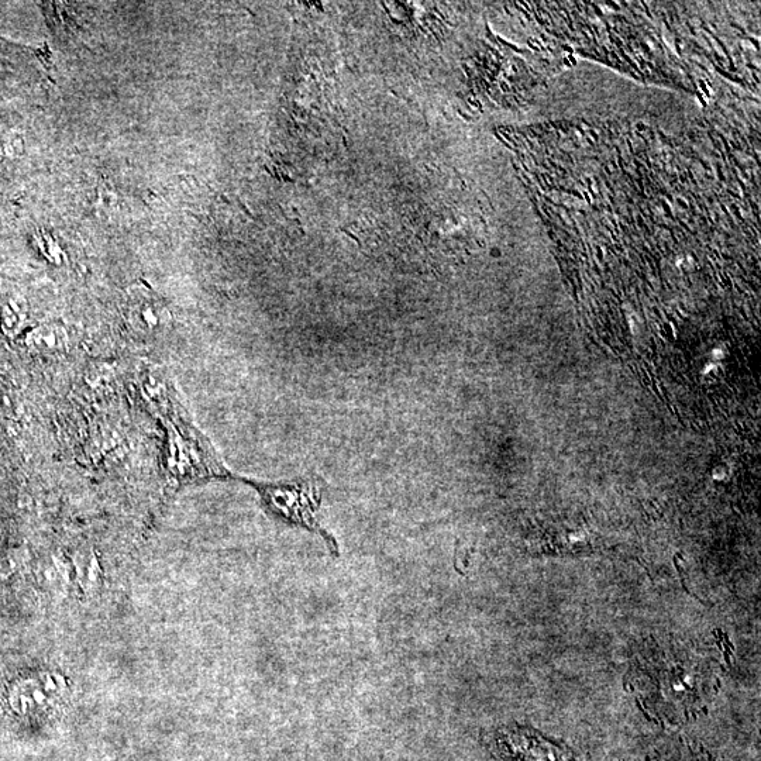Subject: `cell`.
<instances>
[{
    "label": "cell",
    "instance_id": "cell-1",
    "mask_svg": "<svg viewBox=\"0 0 761 761\" xmlns=\"http://www.w3.org/2000/svg\"><path fill=\"white\" fill-rule=\"evenodd\" d=\"M637 676L640 680L645 678V683L640 684V691L645 690V697L649 699H666L668 704L677 702V699H702L701 687L708 688L709 678L707 670L701 664V660L695 659L685 652H666V650H654L652 656L646 657L637 666Z\"/></svg>",
    "mask_w": 761,
    "mask_h": 761
},
{
    "label": "cell",
    "instance_id": "cell-2",
    "mask_svg": "<svg viewBox=\"0 0 761 761\" xmlns=\"http://www.w3.org/2000/svg\"><path fill=\"white\" fill-rule=\"evenodd\" d=\"M71 685L61 671L53 668L23 674L6 691L9 708L19 716L48 714L70 698Z\"/></svg>",
    "mask_w": 761,
    "mask_h": 761
},
{
    "label": "cell",
    "instance_id": "cell-3",
    "mask_svg": "<svg viewBox=\"0 0 761 761\" xmlns=\"http://www.w3.org/2000/svg\"><path fill=\"white\" fill-rule=\"evenodd\" d=\"M265 506L282 521L315 530L325 536L327 543L337 552V544L325 530L320 529L315 519L320 494L313 482L303 481L299 484L261 485L258 487Z\"/></svg>",
    "mask_w": 761,
    "mask_h": 761
},
{
    "label": "cell",
    "instance_id": "cell-4",
    "mask_svg": "<svg viewBox=\"0 0 761 761\" xmlns=\"http://www.w3.org/2000/svg\"><path fill=\"white\" fill-rule=\"evenodd\" d=\"M123 315L130 329L144 339L163 337L172 326L167 303L143 284H134L127 289Z\"/></svg>",
    "mask_w": 761,
    "mask_h": 761
},
{
    "label": "cell",
    "instance_id": "cell-5",
    "mask_svg": "<svg viewBox=\"0 0 761 761\" xmlns=\"http://www.w3.org/2000/svg\"><path fill=\"white\" fill-rule=\"evenodd\" d=\"M497 743L513 761H570L564 747L542 738L535 730L506 728L498 733Z\"/></svg>",
    "mask_w": 761,
    "mask_h": 761
},
{
    "label": "cell",
    "instance_id": "cell-6",
    "mask_svg": "<svg viewBox=\"0 0 761 761\" xmlns=\"http://www.w3.org/2000/svg\"><path fill=\"white\" fill-rule=\"evenodd\" d=\"M27 347L41 354H54L63 351L68 344L67 332L64 327L41 325L33 329L26 337Z\"/></svg>",
    "mask_w": 761,
    "mask_h": 761
},
{
    "label": "cell",
    "instance_id": "cell-7",
    "mask_svg": "<svg viewBox=\"0 0 761 761\" xmlns=\"http://www.w3.org/2000/svg\"><path fill=\"white\" fill-rule=\"evenodd\" d=\"M2 330L8 336H16L22 332L24 323H26V311L20 306L19 302H10L2 312Z\"/></svg>",
    "mask_w": 761,
    "mask_h": 761
}]
</instances>
